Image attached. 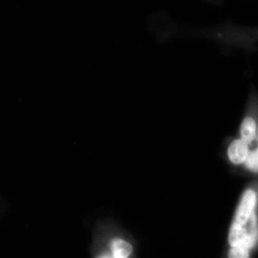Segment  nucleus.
Returning <instances> with one entry per match:
<instances>
[{"instance_id": "3", "label": "nucleus", "mask_w": 258, "mask_h": 258, "mask_svg": "<svg viewBox=\"0 0 258 258\" xmlns=\"http://www.w3.org/2000/svg\"><path fill=\"white\" fill-rule=\"evenodd\" d=\"M239 133L240 139L249 145L257 139V123L251 116H247L242 120Z\"/></svg>"}, {"instance_id": "1", "label": "nucleus", "mask_w": 258, "mask_h": 258, "mask_svg": "<svg viewBox=\"0 0 258 258\" xmlns=\"http://www.w3.org/2000/svg\"><path fill=\"white\" fill-rule=\"evenodd\" d=\"M258 249V186L241 194L228 233L226 258H252Z\"/></svg>"}, {"instance_id": "2", "label": "nucleus", "mask_w": 258, "mask_h": 258, "mask_svg": "<svg viewBox=\"0 0 258 258\" xmlns=\"http://www.w3.org/2000/svg\"><path fill=\"white\" fill-rule=\"evenodd\" d=\"M249 144L245 143L241 139H235L227 148V157L229 161L234 166L246 165L250 155Z\"/></svg>"}, {"instance_id": "5", "label": "nucleus", "mask_w": 258, "mask_h": 258, "mask_svg": "<svg viewBox=\"0 0 258 258\" xmlns=\"http://www.w3.org/2000/svg\"><path fill=\"white\" fill-rule=\"evenodd\" d=\"M245 166H246L249 170H250L251 172H258V148L256 150L250 152L249 160H248V162L246 163Z\"/></svg>"}, {"instance_id": "4", "label": "nucleus", "mask_w": 258, "mask_h": 258, "mask_svg": "<svg viewBox=\"0 0 258 258\" xmlns=\"http://www.w3.org/2000/svg\"><path fill=\"white\" fill-rule=\"evenodd\" d=\"M111 246L113 258H127L133 249L128 242L122 239L113 240Z\"/></svg>"}]
</instances>
